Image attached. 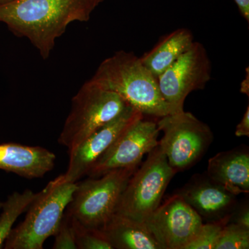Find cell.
Listing matches in <instances>:
<instances>
[{
    "label": "cell",
    "mask_w": 249,
    "mask_h": 249,
    "mask_svg": "<svg viewBox=\"0 0 249 249\" xmlns=\"http://www.w3.org/2000/svg\"><path fill=\"white\" fill-rule=\"evenodd\" d=\"M76 183L67 182L60 175L29 205L23 222L13 229L4 245L5 249H42L44 243L55 235L67 206L71 201Z\"/></svg>",
    "instance_id": "obj_3"
},
{
    "label": "cell",
    "mask_w": 249,
    "mask_h": 249,
    "mask_svg": "<svg viewBox=\"0 0 249 249\" xmlns=\"http://www.w3.org/2000/svg\"><path fill=\"white\" fill-rule=\"evenodd\" d=\"M93 10L91 0H16L0 6V22L47 59L67 27L89 20Z\"/></svg>",
    "instance_id": "obj_1"
},
{
    "label": "cell",
    "mask_w": 249,
    "mask_h": 249,
    "mask_svg": "<svg viewBox=\"0 0 249 249\" xmlns=\"http://www.w3.org/2000/svg\"><path fill=\"white\" fill-rule=\"evenodd\" d=\"M138 168L112 170L99 178L77 182L67 213L85 227L101 229L115 213L129 178Z\"/></svg>",
    "instance_id": "obj_6"
},
{
    "label": "cell",
    "mask_w": 249,
    "mask_h": 249,
    "mask_svg": "<svg viewBox=\"0 0 249 249\" xmlns=\"http://www.w3.org/2000/svg\"><path fill=\"white\" fill-rule=\"evenodd\" d=\"M240 92L249 96V67L246 69V76L245 79L242 80L240 85Z\"/></svg>",
    "instance_id": "obj_25"
},
{
    "label": "cell",
    "mask_w": 249,
    "mask_h": 249,
    "mask_svg": "<svg viewBox=\"0 0 249 249\" xmlns=\"http://www.w3.org/2000/svg\"><path fill=\"white\" fill-rule=\"evenodd\" d=\"M144 223L161 249H184L199 231L203 219L175 193Z\"/></svg>",
    "instance_id": "obj_9"
},
{
    "label": "cell",
    "mask_w": 249,
    "mask_h": 249,
    "mask_svg": "<svg viewBox=\"0 0 249 249\" xmlns=\"http://www.w3.org/2000/svg\"><path fill=\"white\" fill-rule=\"evenodd\" d=\"M89 81L117 93L143 115L160 118L173 114L157 78L131 52L119 51L103 60Z\"/></svg>",
    "instance_id": "obj_2"
},
{
    "label": "cell",
    "mask_w": 249,
    "mask_h": 249,
    "mask_svg": "<svg viewBox=\"0 0 249 249\" xmlns=\"http://www.w3.org/2000/svg\"><path fill=\"white\" fill-rule=\"evenodd\" d=\"M235 135L237 137H249V106L247 109L240 124L236 127Z\"/></svg>",
    "instance_id": "obj_23"
},
{
    "label": "cell",
    "mask_w": 249,
    "mask_h": 249,
    "mask_svg": "<svg viewBox=\"0 0 249 249\" xmlns=\"http://www.w3.org/2000/svg\"><path fill=\"white\" fill-rule=\"evenodd\" d=\"M128 106L117 93L88 80L72 98L71 111L59 136V143L70 153Z\"/></svg>",
    "instance_id": "obj_4"
},
{
    "label": "cell",
    "mask_w": 249,
    "mask_h": 249,
    "mask_svg": "<svg viewBox=\"0 0 249 249\" xmlns=\"http://www.w3.org/2000/svg\"><path fill=\"white\" fill-rule=\"evenodd\" d=\"M56 157L45 147L16 142L0 144V170L32 179L53 170Z\"/></svg>",
    "instance_id": "obj_13"
},
{
    "label": "cell",
    "mask_w": 249,
    "mask_h": 249,
    "mask_svg": "<svg viewBox=\"0 0 249 249\" xmlns=\"http://www.w3.org/2000/svg\"><path fill=\"white\" fill-rule=\"evenodd\" d=\"M249 249V229L229 222L223 229L214 249Z\"/></svg>",
    "instance_id": "obj_20"
},
{
    "label": "cell",
    "mask_w": 249,
    "mask_h": 249,
    "mask_svg": "<svg viewBox=\"0 0 249 249\" xmlns=\"http://www.w3.org/2000/svg\"><path fill=\"white\" fill-rule=\"evenodd\" d=\"M105 0H91V4H92V6L93 8V9H96V7L101 4V3H102L103 1H104Z\"/></svg>",
    "instance_id": "obj_26"
},
{
    "label": "cell",
    "mask_w": 249,
    "mask_h": 249,
    "mask_svg": "<svg viewBox=\"0 0 249 249\" xmlns=\"http://www.w3.org/2000/svg\"><path fill=\"white\" fill-rule=\"evenodd\" d=\"M194 42L191 31L178 29L164 36L152 50L140 58L147 70L157 78L186 53Z\"/></svg>",
    "instance_id": "obj_16"
},
{
    "label": "cell",
    "mask_w": 249,
    "mask_h": 249,
    "mask_svg": "<svg viewBox=\"0 0 249 249\" xmlns=\"http://www.w3.org/2000/svg\"><path fill=\"white\" fill-rule=\"evenodd\" d=\"M3 202L0 201V209H1V206H2Z\"/></svg>",
    "instance_id": "obj_28"
},
{
    "label": "cell",
    "mask_w": 249,
    "mask_h": 249,
    "mask_svg": "<svg viewBox=\"0 0 249 249\" xmlns=\"http://www.w3.org/2000/svg\"><path fill=\"white\" fill-rule=\"evenodd\" d=\"M112 249H161L145 223L116 213L101 228Z\"/></svg>",
    "instance_id": "obj_15"
},
{
    "label": "cell",
    "mask_w": 249,
    "mask_h": 249,
    "mask_svg": "<svg viewBox=\"0 0 249 249\" xmlns=\"http://www.w3.org/2000/svg\"><path fill=\"white\" fill-rule=\"evenodd\" d=\"M229 222L235 223L237 225L249 229V203H244L240 206H236L230 214Z\"/></svg>",
    "instance_id": "obj_22"
},
{
    "label": "cell",
    "mask_w": 249,
    "mask_h": 249,
    "mask_svg": "<svg viewBox=\"0 0 249 249\" xmlns=\"http://www.w3.org/2000/svg\"><path fill=\"white\" fill-rule=\"evenodd\" d=\"M53 236L55 241L52 249H77L73 217L67 211H65L60 225Z\"/></svg>",
    "instance_id": "obj_21"
},
{
    "label": "cell",
    "mask_w": 249,
    "mask_h": 249,
    "mask_svg": "<svg viewBox=\"0 0 249 249\" xmlns=\"http://www.w3.org/2000/svg\"><path fill=\"white\" fill-rule=\"evenodd\" d=\"M36 196L37 193L29 189L25 190L22 193L14 192L3 202L2 212L0 214V249L4 247L18 218L27 211Z\"/></svg>",
    "instance_id": "obj_17"
},
{
    "label": "cell",
    "mask_w": 249,
    "mask_h": 249,
    "mask_svg": "<svg viewBox=\"0 0 249 249\" xmlns=\"http://www.w3.org/2000/svg\"><path fill=\"white\" fill-rule=\"evenodd\" d=\"M16 1V0H0V6L2 5L9 4V3L12 2V1Z\"/></svg>",
    "instance_id": "obj_27"
},
{
    "label": "cell",
    "mask_w": 249,
    "mask_h": 249,
    "mask_svg": "<svg viewBox=\"0 0 249 249\" xmlns=\"http://www.w3.org/2000/svg\"><path fill=\"white\" fill-rule=\"evenodd\" d=\"M230 214L222 219L203 224L196 237L184 249H214L223 229L230 220Z\"/></svg>",
    "instance_id": "obj_18"
},
{
    "label": "cell",
    "mask_w": 249,
    "mask_h": 249,
    "mask_svg": "<svg viewBox=\"0 0 249 249\" xmlns=\"http://www.w3.org/2000/svg\"><path fill=\"white\" fill-rule=\"evenodd\" d=\"M211 64L200 42L191 48L157 78L159 88L173 113L183 110L190 93L203 89L211 79Z\"/></svg>",
    "instance_id": "obj_8"
},
{
    "label": "cell",
    "mask_w": 249,
    "mask_h": 249,
    "mask_svg": "<svg viewBox=\"0 0 249 249\" xmlns=\"http://www.w3.org/2000/svg\"><path fill=\"white\" fill-rule=\"evenodd\" d=\"M201 218L218 220L231 213L237 206L235 195L214 182L206 175H194L176 192Z\"/></svg>",
    "instance_id": "obj_12"
},
{
    "label": "cell",
    "mask_w": 249,
    "mask_h": 249,
    "mask_svg": "<svg viewBox=\"0 0 249 249\" xmlns=\"http://www.w3.org/2000/svg\"><path fill=\"white\" fill-rule=\"evenodd\" d=\"M143 114L131 106L120 114L95 131L73 151L70 152L67 171L62 175L67 182L76 183L87 176L93 163L116 139L134 123L143 119Z\"/></svg>",
    "instance_id": "obj_11"
},
{
    "label": "cell",
    "mask_w": 249,
    "mask_h": 249,
    "mask_svg": "<svg viewBox=\"0 0 249 249\" xmlns=\"http://www.w3.org/2000/svg\"><path fill=\"white\" fill-rule=\"evenodd\" d=\"M157 124L163 132L159 145L176 173L196 164L213 140L209 125L184 110L160 117Z\"/></svg>",
    "instance_id": "obj_7"
},
{
    "label": "cell",
    "mask_w": 249,
    "mask_h": 249,
    "mask_svg": "<svg viewBox=\"0 0 249 249\" xmlns=\"http://www.w3.org/2000/svg\"><path fill=\"white\" fill-rule=\"evenodd\" d=\"M207 176L236 196L249 193V154L246 149H233L210 159Z\"/></svg>",
    "instance_id": "obj_14"
},
{
    "label": "cell",
    "mask_w": 249,
    "mask_h": 249,
    "mask_svg": "<svg viewBox=\"0 0 249 249\" xmlns=\"http://www.w3.org/2000/svg\"><path fill=\"white\" fill-rule=\"evenodd\" d=\"M240 14L245 18L247 22H249V0H234Z\"/></svg>",
    "instance_id": "obj_24"
},
{
    "label": "cell",
    "mask_w": 249,
    "mask_h": 249,
    "mask_svg": "<svg viewBox=\"0 0 249 249\" xmlns=\"http://www.w3.org/2000/svg\"><path fill=\"white\" fill-rule=\"evenodd\" d=\"M73 223L77 249H112L101 229L85 227L73 217Z\"/></svg>",
    "instance_id": "obj_19"
},
{
    "label": "cell",
    "mask_w": 249,
    "mask_h": 249,
    "mask_svg": "<svg viewBox=\"0 0 249 249\" xmlns=\"http://www.w3.org/2000/svg\"><path fill=\"white\" fill-rule=\"evenodd\" d=\"M160 133L157 123L137 121L93 163L87 176L99 178L110 170L139 166L143 156L159 145Z\"/></svg>",
    "instance_id": "obj_10"
},
{
    "label": "cell",
    "mask_w": 249,
    "mask_h": 249,
    "mask_svg": "<svg viewBox=\"0 0 249 249\" xmlns=\"http://www.w3.org/2000/svg\"><path fill=\"white\" fill-rule=\"evenodd\" d=\"M160 145L129 178L116 206V213L144 222L161 203L167 187L175 176Z\"/></svg>",
    "instance_id": "obj_5"
}]
</instances>
